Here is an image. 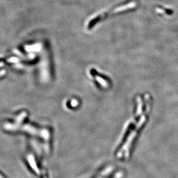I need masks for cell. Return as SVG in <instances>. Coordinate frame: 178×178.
Here are the masks:
<instances>
[{
    "label": "cell",
    "instance_id": "cell-1",
    "mask_svg": "<svg viewBox=\"0 0 178 178\" xmlns=\"http://www.w3.org/2000/svg\"><path fill=\"white\" fill-rule=\"evenodd\" d=\"M0 178H4L3 176H2V175H1V174H0Z\"/></svg>",
    "mask_w": 178,
    "mask_h": 178
}]
</instances>
